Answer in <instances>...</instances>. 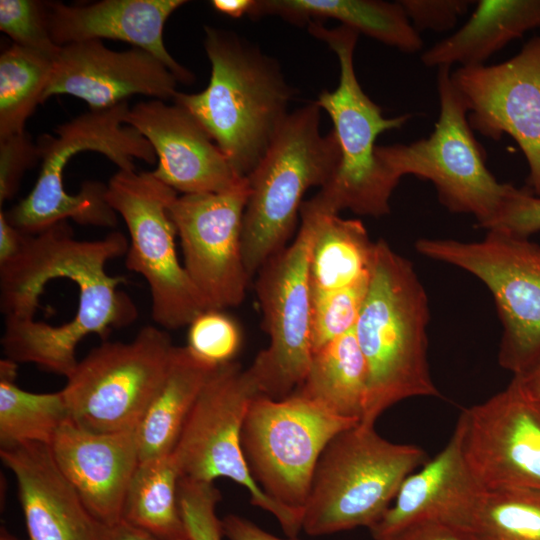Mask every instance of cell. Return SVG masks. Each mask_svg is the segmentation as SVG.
Segmentation results:
<instances>
[{"label": "cell", "instance_id": "6da1fadb", "mask_svg": "<svg viewBox=\"0 0 540 540\" xmlns=\"http://www.w3.org/2000/svg\"><path fill=\"white\" fill-rule=\"evenodd\" d=\"M211 64L207 87L177 92L173 102L190 112L246 177L259 163L287 118L294 95L278 61L233 31L204 27Z\"/></svg>", "mask_w": 540, "mask_h": 540}, {"label": "cell", "instance_id": "7a4b0ae2", "mask_svg": "<svg viewBox=\"0 0 540 540\" xmlns=\"http://www.w3.org/2000/svg\"><path fill=\"white\" fill-rule=\"evenodd\" d=\"M429 307L412 263L383 239L375 242L370 281L354 328L368 367L359 424L374 427L394 404L411 397H440L427 361Z\"/></svg>", "mask_w": 540, "mask_h": 540}, {"label": "cell", "instance_id": "3957f363", "mask_svg": "<svg viewBox=\"0 0 540 540\" xmlns=\"http://www.w3.org/2000/svg\"><path fill=\"white\" fill-rule=\"evenodd\" d=\"M316 101L288 114L266 153L246 176L249 196L243 216L242 252L251 278L283 250L296 224L303 197L322 188L338 170L341 150L332 129L320 132Z\"/></svg>", "mask_w": 540, "mask_h": 540}, {"label": "cell", "instance_id": "277c9868", "mask_svg": "<svg viewBox=\"0 0 540 540\" xmlns=\"http://www.w3.org/2000/svg\"><path fill=\"white\" fill-rule=\"evenodd\" d=\"M307 25L312 36L334 51L340 67L337 88L323 90L316 103L332 120L341 160L332 179L310 201L335 214L344 209L372 217L389 214L400 179L377 157L375 141L384 131L401 128L411 116L384 117L382 108L363 91L353 61L358 32L343 25L327 28L321 21Z\"/></svg>", "mask_w": 540, "mask_h": 540}, {"label": "cell", "instance_id": "5b68a950", "mask_svg": "<svg viewBox=\"0 0 540 540\" xmlns=\"http://www.w3.org/2000/svg\"><path fill=\"white\" fill-rule=\"evenodd\" d=\"M426 452L393 443L360 424L335 436L321 454L303 512L302 530L322 536L372 528Z\"/></svg>", "mask_w": 540, "mask_h": 540}, {"label": "cell", "instance_id": "8992f818", "mask_svg": "<svg viewBox=\"0 0 540 540\" xmlns=\"http://www.w3.org/2000/svg\"><path fill=\"white\" fill-rule=\"evenodd\" d=\"M451 73V67L438 68L440 111L433 132L410 144L377 145L376 155L398 179L414 175L431 181L449 211L472 214L487 229L515 187L498 182L486 167Z\"/></svg>", "mask_w": 540, "mask_h": 540}, {"label": "cell", "instance_id": "52a82bcc", "mask_svg": "<svg viewBox=\"0 0 540 540\" xmlns=\"http://www.w3.org/2000/svg\"><path fill=\"white\" fill-rule=\"evenodd\" d=\"M359 422L296 392L282 399L259 395L244 419L242 449L263 492L303 519L321 454L335 436Z\"/></svg>", "mask_w": 540, "mask_h": 540}, {"label": "cell", "instance_id": "ba28073f", "mask_svg": "<svg viewBox=\"0 0 540 540\" xmlns=\"http://www.w3.org/2000/svg\"><path fill=\"white\" fill-rule=\"evenodd\" d=\"M423 256L459 267L491 292L502 324L498 361L520 375L540 361V246L529 238L487 230L477 242L421 238Z\"/></svg>", "mask_w": 540, "mask_h": 540}, {"label": "cell", "instance_id": "9c48e42d", "mask_svg": "<svg viewBox=\"0 0 540 540\" xmlns=\"http://www.w3.org/2000/svg\"><path fill=\"white\" fill-rule=\"evenodd\" d=\"M152 325L130 342L104 341L78 361L62 389L70 420L94 433L136 430L160 389L174 350Z\"/></svg>", "mask_w": 540, "mask_h": 540}, {"label": "cell", "instance_id": "30bf717a", "mask_svg": "<svg viewBox=\"0 0 540 540\" xmlns=\"http://www.w3.org/2000/svg\"><path fill=\"white\" fill-rule=\"evenodd\" d=\"M176 197L152 172L118 170L107 184V201L130 236L125 265L146 280L152 318L169 330L188 326L207 310L177 256V230L169 212Z\"/></svg>", "mask_w": 540, "mask_h": 540}, {"label": "cell", "instance_id": "8fae6325", "mask_svg": "<svg viewBox=\"0 0 540 540\" xmlns=\"http://www.w3.org/2000/svg\"><path fill=\"white\" fill-rule=\"evenodd\" d=\"M261 395L248 370L235 361L219 365L202 387L172 452L181 477L213 482L229 478L249 491L251 503L279 522L288 537L302 519L271 500L254 480L241 444L251 402Z\"/></svg>", "mask_w": 540, "mask_h": 540}, {"label": "cell", "instance_id": "7c38bea8", "mask_svg": "<svg viewBox=\"0 0 540 540\" xmlns=\"http://www.w3.org/2000/svg\"><path fill=\"white\" fill-rule=\"evenodd\" d=\"M294 241L260 269L256 292L269 345L247 369L261 395L282 399L303 382L313 356L309 261L314 236L309 215L300 212Z\"/></svg>", "mask_w": 540, "mask_h": 540}, {"label": "cell", "instance_id": "4fadbf2b", "mask_svg": "<svg viewBox=\"0 0 540 540\" xmlns=\"http://www.w3.org/2000/svg\"><path fill=\"white\" fill-rule=\"evenodd\" d=\"M248 196L245 177L229 190L177 196L169 205L183 266L207 310L237 306L245 297L250 277L243 259L242 228Z\"/></svg>", "mask_w": 540, "mask_h": 540}, {"label": "cell", "instance_id": "5bb4252c", "mask_svg": "<svg viewBox=\"0 0 540 540\" xmlns=\"http://www.w3.org/2000/svg\"><path fill=\"white\" fill-rule=\"evenodd\" d=\"M455 428L466 462L485 489L540 490V401L514 377L504 390L465 408Z\"/></svg>", "mask_w": 540, "mask_h": 540}, {"label": "cell", "instance_id": "9a60e30c", "mask_svg": "<svg viewBox=\"0 0 540 540\" xmlns=\"http://www.w3.org/2000/svg\"><path fill=\"white\" fill-rule=\"evenodd\" d=\"M451 79L473 130L517 142L529 167V190L540 196V36L502 63L459 67Z\"/></svg>", "mask_w": 540, "mask_h": 540}, {"label": "cell", "instance_id": "2e32d148", "mask_svg": "<svg viewBox=\"0 0 540 540\" xmlns=\"http://www.w3.org/2000/svg\"><path fill=\"white\" fill-rule=\"evenodd\" d=\"M118 231L102 239L78 240L66 221L37 234H25L19 253L0 265V308L4 320L33 318L44 287L66 278L77 287L106 272L108 261L128 250Z\"/></svg>", "mask_w": 540, "mask_h": 540}, {"label": "cell", "instance_id": "e0dca14e", "mask_svg": "<svg viewBox=\"0 0 540 540\" xmlns=\"http://www.w3.org/2000/svg\"><path fill=\"white\" fill-rule=\"evenodd\" d=\"M177 83L174 74L144 49L115 51L101 40L74 42L60 47L42 103L61 94L85 101L90 110L116 106L132 95L167 101L178 92Z\"/></svg>", "mask_w": 540, "mask_h": 540}, {"label": "cell", "instance_id": "ac0fdd59", "mask_svg": "<svg viewBox=\"0 0 540 540\" xmlns=\"http://www.w3.org/2000/svg\"><path fill=\"white\" fill-rule=\"evenodd\" d=\"M125 124L151 144L158 161L152 174L176 192L219 193L245 178L233 170L193 115L176 103L139 102L129 108Z\"/></svg>", "mask_w": 540, "mask_h": 540}, {"label": "cell", "instance_id": "d6986e66", "mask_svg": "<svg viewBox=\"0 0 540 540\" xmlns=\"http://www.w3.org/2000/svg\"><path fill=\"white\" fill-rule=\"evenodd\" d=\"M122 276H110L80 291L74 318L50 325L33 318L4 320L1 344L6 358L16 363H33L66 378L76 367V348L86 336L105 339L114 328L127 326L137 318L128 295L118 289Z\"/></svg>", "mask_w": 540, "mask_h": 540}, {"label": "cell", "instance_id": "ffe728a7", "mask_svg": "<svg viewBox=\"0 0 540 540\" xmlns=\"http://www.w3.org/2000/svg\"><path fill=\"white\" fill-rule=\"evenodd\" d=\"M49 446L94 518L106 526L120 521L127 489L140 462L136 430L94 433L69 420Z\"/></svg>", "mask_w": 540, "mask_h": 540}, {"label": "cell", "instance_id": "44dd1931", "mask_svg": "<svg viewBox=\"0 0 540 540\" xmlns=\"http://www.w3.org/2000/svg\"><path fill=\"white\" fill-rule=\"evenodd\" d=\"M484 489L466 462L455 428L447 445L403 481L391 506L369 529L371 536L387 540L421 521L439 522L467 532Z\"/></svg>", "mask_w": 540, "mask_h": 540}, {"label": "cell", "instance_id": "7402d4cb", "mask_svg": "<svg viewBox=\"0 0 540 540\" xmlns=\"http://www.w3.org/2000/svg\"><path fill=\"white\" fill-rule=\"evenodd\" d=\"M0 457L15 475L30 540H104L106 525L88 511L48 444L0 449Z\"/></svg>", "mask_w": 540, "mask_h": 540}, {"label": "cell", "instance_id": "603a6c76", "mask_svg": "<svg viewBox=\"0 0 540 540\" xmlns=\"http://www.w3.org/2000/svg\"><path fill=\"white\" fill-rule=\"evenodd\" d=\"M185 0H102L68 5L47 1L49 31L57 46L113 39L132 44L157 57L186 85L194 74L168 52L163 40L167 19Z\"/></svg>", "mask_w": 540, "mask_h": 540}, {"label": "cell", "instance_id": "cb8c5ba5", "mask_svg": "<svg viewBox=\"0 0 540 540\" xmlns=\"http://www.w3.org/2000/svg\"><path fill=\"white\" fill-rule=\"evenodd\" d=\"M276 15L296 25L335 19L405 53L422 49L423 41L403 7L378 0H255L250 18Z\"/></svg>", "mask_w": 540, "mask_h": 540}, {"label": "cell", "instance_id": "d4e9b609", "mask_svg": "<svg viewBox=\"0 0 540 540\" xmlns=\"http://www.w3.org/2000/svg\"><path fill=\"white\" fill-rule=\"evenodd\" d=\"M540 26V0H480L469 20L454 34L426 50L427 67L484 65L509 42Z\"/></svg>", "mask_w": 540, "mask_h": 540}, {"label": "cell", "instance_id": "484cf974", "mask_svg": "<svg viewBox=\"0 0 540 540\" xmlns=\"http://www.w3.org/2000/svg\"><path fill=\"white\" fill-rule=\"evenodd\" d=\"M300 212L310 216L314 236L309 261L312 296L339 290L370 275L375 242L360 220L344 219L310 200Z\"/></svg>", "mask_w": 540, "mask_h": 540}, {"label": "cell", "instance_id": "4316f807", "mask_svg": "<svg viewBox=\"0 0 540 540\" xmlns=\"http://www.w3.org/2000/svg\"><path fill=\"white\" fill-rule=\"evenodd\" d=\"M217 366L175 346L167 375L137 426L140 462L171 454L202 387Z\"/></svg>", "mask_w": 540, "mask_h": 540}, {"label": "cell", "instance_id": "83f0119b", "mask_svg": "<svg viewBox=\"0 0 540 540\" xmlns=\"http://www.w3.org/2000/svg\"><path fill=\"white\" fill-rule=\"evenodd\" d=\"M367 389L368 367L353 329L313 353L294 392L337 415L361 420Z\"/></svg>", "mask_w": 540, "mask_h": 540}, {"label": "cell", "instance_id": "f1b7e54d", "mask_svg": "<svg viewBox=\"0 0 540 540\" xmlns=\"http://www.w3.org/2000/svg\"><path fill=\"white\" fill-rule=\"evenodd\" d=\"M180 477L172 453L139 462L126 492L121 519L157 540H190L178 502Z\"/></svg>", "mask_w": 540, "mask_h": 540}, {"label": "cell", "instance_id": "f546056e", "mask_svg": "<svg viewBox=\"0 0 540 540\" xmlns=\"http://www.w3.org/2000/svg\"><path fill=\"white\" fill-rule=\"evenodd\" d=\"M17 363L0 361V449L37 442L50 444L70 420L62 390L32 393L15 384Z\"/></svg>", "mask_w": 540, "mask_h": 540}, {"label": "cell", "instance_id": "4dcf8cb0", "mask_svg": "<svg viewBox=\"0 0 540 540\" xmlns=\"http://www.w3.org/2000/svg\"><path fill=\"white\" fill-rule=\"evenodd\" d=\"M54 59L12 44L0 55V138L24 131L27 119L42 104Z\"/></svg>", "mask_w": 540, "mask_h": 540}, {"label": "cell", "instance_id": "1f68e13d", "mask_svg": "<svg viewBox=\"0 0 540 540\" xmlns=\"http://www.w3.org/2000/svg\"><path fill=\"white\" fill-rule=\"evenodd\" d=\"M467 532L473 540H540V490L484 489Z\"/></svg>", "mask_w": 540, "mask_h": 540}, {"label": "cell", "instance_id": "d6a6232c", "mask_svg": "<svg viewBox=\"0 0 540 540\" xmlns=\"http://www.w3.org/2000/svg\"><path fill=\"white\" fill-rule=\"evenodd\" d=\"M369 281L370 275L348 287L312 296L313 353L355 328Z\"/></svg>", "mask_w": 540, "mask_h": 540}, {"label": "cell", "instance_id": "836d02e7", "mask_svg": "<svg viewBox=\"0 0 540 540\" xmlns=\"http://www.w3.org/2000/svg\"><path fill=\"white\" fill-rule=\"evenodd\" d=\"M0 30L13 44L53 59L60 50L50 35L47 1L0 0Z\"/></svg>", "mask_w": 540, "mask_h": 540}, {"label": "cell", "instance_id": "e575fe53", "mask_svg": "<svg viewBox=\"0 0 540 540\" xmlns=\"http://www.w3.org/2000/svg\"><path fill=\"white\" fill-rule=\"evenodd\" d=\"M188 327L186 346L195 356L214 366L234 361L242 334L237 323L222 310H205Z\"/></svg>", "mask_w": 540, "mask_h": 540}, {"label": "cell", "instance_id": "d590c367", "mask_svg": "<svg viewBox=\"0 0 540 540\" xmlns=\"http://www.w3.org/2000/svg\"><path fill=\"white\" fill-rule=\"evenodd\" d=\"M180 511L190 540H223L216 506L221 499L213 482L180 477L177 487Z\"/></svg>", "mask_w": 540, "mask_h": 540}, {"label": "cell", "instance_id": "8d00e7d4", "mask_svg": "<svg viewBox=\"0 0 540 540\" xmlns=\"http://www.w3.org/2000/svg\"><path fill=\"white\" fill-rule=\"evenodd\" d=\"M41 161L40 150L26 132L0 138V204L19 189L24 173Z\"/></svg>", "mask_w": 540, "mask_h": 540}, {"label": "cell", "instance_id": "74e56055", "mask_svg": "<svg viewBox=\"0 0 540 540\" xmlns=\"http://www.w3.org/2000/svg\"><path fill=\"white\" fill-rule=\"evenodd\" d=\"M486 230H500L524 238L540 232V196L529 189L515 187Z\"/></svg>", "mask_w": 540, "mask_h": 540}, {"label": "cell", "instance_id": "f35d334b", "mask_svg": "<svg viewBox=\"0 0 540 540\" xmlns=\"http://www.w3.org/2000/svg\"><path fill=\"white\" fill-rule=\"evenodd\" d=\"M413 27L443 32L451 29L460 16L467 12L470 0H400Z\"/></svg>", "mask_w": 540, "mask_h": 540}, {"label": "cell", "instance_id": "ab89813d", "mask_svg": "<svg viewBox=\"0 0 540 540\" xmlns=\"http://www.w3.org/2000/svg\"><path fill=\"white\" fill-rule=\"evenodd\" d=\"M387 540H473L471 535L458 528L434 522L421 521L410 524Z\"/></svg>", "mask_w": 540, "mask_h": 540}, {"label": "cell", "instance_id": "60d3db41", "mask_svg": "<svg viewBox=\"0 0 540 540\" xmlns=\"http://www.w3.org/2000/svg\"><path fill=\"white\" fill-rule=\"evenodd\" d=\"M221 523L227 540H298L296 537L279 538L252 521L235 514L225 516Z\"/></svg>", "mask_w": 540, "mask_h": 540}, {"label": "cell", "instance_id": "b9f144b4", "mask_svg": "<svg viewBox=\"0 0 540 540\" xmlns=\"http://www.w3.org/2000/svg\"><path fill=\"white\" fill-rule=\"evenodd\" d=\"M25 233L15 228L0 212V265L11 261L20 251Z\"/></svg>", "mask_w": 540, "mask_h": 540}, {"label": "cell", "instance_id": "7bdbcfd3", "mask_svg": "<svg viewBox=\"0 0 540 540\" xmlns=\"http://www.w3.org/2000/svg\"><path fill=\"white\" fill-rule=\"evenodd\" d=\"M104 540H157L146 531L121 519L117 523L106 526Z\"/></svg>", "mask_w": 540, "mask_h": 540}, {"label": "cell", "instance_id": "ee69618b", "mask_svg": "<svg viewBox=\"0 0 540 540\" xmlns=\"http://www.w3.org/2000/svg\"><path fill=\"white\" fill-rule=\"evenodd\" d=\"M255 0H213L211 5L219 13L232 18H240L250 14Z\"/></svg>", "mask_w": 540, "mask_h": 540}, {"label": "cell", "instance_id": "f6af8a7d", "mask_svg": "<svg viewBox=\"0 0 540 540\" xmlns=\"http://www.w3.org/2000/svg\"><path fill=\"white\" fill-rule=\"evenodd\" d=\"M513 377L525 393L540 401V361L526 372Z\"/></svg>", "mask_w": 540, "mask_h": 540}, {"label": "cell", "instance_id": "bcb514c9", "mask_svg": "<svg viewBox=\"0 0 540 540\" xmlns=\"http://www.w3.org/2000/svg\"><path fill=\"white\" fill-rule=\"evenodd\" d=\"M0 540H19L13 535L9 534L4 528L1 529Z\"/></svg>", "mask_w": 540, "mask_h": 540}]
</instances>
